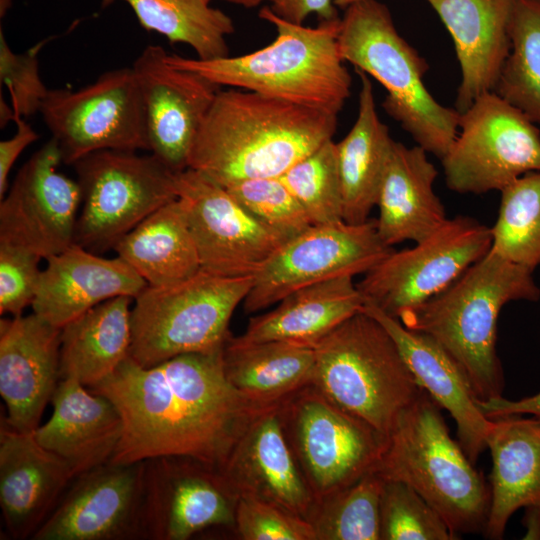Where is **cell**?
Listing matches in <instances>:
<instances>
[{"label":"cell","mask_w":540,"mask_h":540,"mask_svg":"<svg viewBox=\"0 0 540 540\" xmlns=\"http://www.w3.org/2000/svg\"><path fill=\"white\" fill-rule=\"evenodd\" d=\"M223 349L181 354L152 367L129 356L89 387L108 398L123 420L122 437L109 462L178 456L221 470L260 409L227 380Z\"/></svg>","instance_id":"cell-1"},{"label":"cell","mask_w":540,"mask_h":540,"mask_svg":"<svg viewBox=\"0 0 540 540\" xmlns=\"http://www.w3.org/2000/svg\"><path fill=\"white\" fill-rule=\"evenodd\" d=\"M337 115L252 91L220 90L195 138L188 168L219 185L281 177L333 139Z\"/></svg>","instance_id":"cell-2"},{"label":"cell","mask_w":540,"mask_h":540,"mask_svg":"<svg viewBox=\"0 0 540 540\" xmlns=\"http://www.w3.org/2000/svg\"><path fill=\"white\" fill-rule=\"evenodd\" d=\"M532 273L489 250L443 291L397 319L442 346L467 376L477 399L501 397L505 382L496 350L497 321L508 302L539 300Z\"/></svg>","instance_id":"cell-3"},{"label":"cell","mask_w":540,"mask_h":540,"mask_svg":"<svg viewBox=\"0 0 540 540\" xmlns=\"http://www.w3.org/2000/svg\"><path fill=\"white\" fill-rule=\"evenodd\" d=\"M259 17L276 30L273 42L259 50L214 60L168 54L166 61L220 87L244 89L338 116L352 85L338 46L341 18L307 27L279 17L268 6L261 8Z\"/></svg>","instance_id":"cell-4"},{"label":"cell","mask_w":540,"mask_h":540,"mask_svg":"<svg viewBox=\"0 0 540 540\" xmlns=\"http://www.w3.org/2000/svg\"><path fill=\"white\" fill-rule=\"evenodd\" d=\"M373 471L384 481L412 487L456 536L483 534L490 485L451 437L441 407L425 390L400 415Z\"/></svg>","instance_id":"cell-5"},{"label":"cell","mask_w":540,"mask_h":540,"mask_svg":"<svg viewBox=\"0 0 540 540\" xmlns=\"http://www.w3.org/2000/svg\"><path fill=\"white\" fill-rule=\"evenodd\" d=\"M338 46L344 62L386 89V113L418 146L441 160L457 136L460 112L440 104L428 91L424 76L429 65L399 34L388 7L378 0H358L346 7Z\"/></svg>","instance_id":"cell-6"},{"label":"cell","mask_w":540,"mask_h":540,"mask_svg":"<svg viewBox=\"0 0 540 540\" xmlns=\"http://www.w3.org/2000/svg\"><path fill=\"white\" fill-rule=\"evenodd\" d=\"M313 349L311 384L386 437L424 392L393 337L363 310L336 326Z\"/></svg>","instance_id":"cell-7"},{"label":"cell","mask_w":540,"mask_h":540,"mask_svg":"<svg viewBox=\"0 0 540 540\" xmlns=\"http://www.w3.org/2000/svg\"><path fill=\"white\" fill-rule=\"evenodd\" d=\"M253 276L224 277L200 270L179 283L146 286L131 309L130 357L152 367L187 353L222 350L235 308L245 299Z\"/></svg>","instance_id":"cell-8"},{"label":"cell","mask_w":540,"mask_h":540,"mask_svg":"<svg viewBox=\"0 0 540 540\" xmlns=\"http://www.w3.org/2000/svg\"><path fill=\"white\" fill-rule=\"evenodd\" d=\"M73 167L82 196L74 243L93 253L113 249L146 217L178 198L176 173L152 153L100 150Z\"/></svg>","instance_id":"cell-9"},{"label":"cell","mask_w":540,"mask_h":540,"mask_svg":"<svg viewBox=\"0 0 540 540\" xmlns=\"http://www.w3.org/2000/svg\"><path fill=\"white\" fill-rule=\"evenodd\" d=\"M282 425L314 502L374 470L387 437L309 384L279 402Z\"/></svg>","instance_id":"cell-10"},{"label":"cell","mask_w":540,"mask_h":540,"mask_svg":"<svg viewBox=\"0 0 540 540\" xmlns=\"http://www.w3.org/2000/svg\"><path fill=\"white\" fill-rule=\"evenodd\" d=\"M446 186L460 194L501 191L540 171V129L496 92L460 113L455 140L441 159Z\"/></svg>","instance_id":"cell-11"},{"label":"cell","mask_w":540,"mask_h":540,"mask_svg":"<svg viewBox=\"0 0 540 540\" xmlns=\"http://www.w3.org/2000/svg\"><path fill=\"white\" fill-rule=\"evenodd\" d=\"M40 113L62 162L100 150H148L145 114L132 67L113 69L78 90H49Z\"/></svg>","instance_id":"cell-12"},{"label":"cell","mask_w":540,"mask_h":540,"mask_svg":"<svg viewBox=\"0 0 540 540\" xmlns=\"http://www.w3.org/2000/svg\"><path fill=\"white\" fill-rule=\"evenodd\" d=\"M412 248L393 250L357 284L364 304L398 318L452 284L491 248V228L468 216L447 219Z\"/></svg>","instance_id":"cell-13"},{"label":"cell","mask_w":540,"mask_h":540,"mask_svg":"<svg viewBox=\"0 0 540 540\" xmlns=\"http://www.w3.org/2000/svg\"><path fill=\"white\" fill-rule=\"evenodd\" d=\"M393 250L380 239L376 219L311 225L287 240L255 274L244 311L263 310L311 284L365 274Z\"/></svg>","instance_id":"cell-14"},{"label":"cell","mask_w":540,"mask_h":540,"mask_svg":"<svg viewBox=\"0 0 540 540\" xmlns=\"http://www.w3.org/2000/svg\"><path fill=\"white\" fill-rule=\"evenodd\" d=\"M201 270L224 277L255 276L287 241L250 214L221 185L191 168L175 175Z\"/></svg>","instance_id":"cell-15"},{"label":"cell","mask_w":540,"mask_h":540,"mask_svg":"<svg viewBox=\"0 0 540 540\" xmlns=\"http://www.w3.org/2000/svg\"><path fill=\"white\" fill-rule=\"evenodd\" d=\"M62 156L51 138L19 169L0 203V242L42 259L74 244L82 201L76 181L57 170Z\"/></svg>","instance_id":"cell-16"},{"label":"cell","mask_w":540,"mask_h":540,"mask_svg":"<svg viewBox=\"0 0 540 540\" xmlns=\"http://www.w3.org/2000/svg\"><path fill=\"white\" fill-rule=\"evenodd\" d=\"M237 501L218 469L187 457L145 460L143 539L186 540L206 528H234Z\"/></svg>","instance_id":"cell-17"},{"label":"cell","mask_w":540,"mask_h":540,"mask_svg":"<svg viewBox=\"0 0 540 540\" xmlns=\"http://www.w3.org/2000/svg\"><path fill=\"white\" fill-rule=\"evenodd\" d=\"M159 45L146 46L132 65L145 114L149 151L173 172L188 168L195 138L220 86L171 66Z\"/></svg>","instance_id":"cell-18"},{"label":"cell","mask_w":540,"mask_h":540,"mask_svg":"<svg viewBox=\"0 0 540 540\" xmlns=\"http://www.w3.org/2000/svg\"><path fill=\"white\" fill-rule=\"evenodd\" d=\"M145 461L106 463L75 478L34 540L143 539Z\"/></svg>","instance_id":"cell-19"},{"label":"cell","mask_w":540,"mask_h":540,"mask_svg":"<svg viewBox=\"0 0 540 540\" xmlns=\"http://www.w3.org/2000/svg\"><path fill=\"white\" fill-rule=\"evenodd\" d=\"M61 328L35 313L0 320V394L5 423L34 431L61 380Z\"/></svg>","instance_id":"cell-20"},{"label":"cell","mask_w":540,"mask_h":540,"mask_svg":"<svg viewBox=\"0 0 540 540\" xmlns=\"http://www.w3.org/2000/svg\"><path fill=\"white\" fill-rule=\"evenodd\" d=\"M220 472L238 498L261 499L305 519L314 504L287 440L279 403L256 411Z\"/></svg>","instance_id":"cell-21"},{"label":"cell","mask_w":540,"mask_h":540,"mask_svg":"<svg viewBox=\"0 0 540 540\" xmlns=\"http://www.w3.org/2000/svg\"><path fill=\"white\" fill-rule=\"evenodd\" d=\"M75 479L69 464L33 431L0 430V506L10 538L33 537Z\"/></svg>","instance_id":"cell-22"},{"label":"cell","mask_w":540,"mask_h":540,"mask_svg":"<svg viewBox=\"0 0 540 540\" xmlns=\"http://www.w3.org/2000/svg\"><path fill=\"white\" fill-rule=\"evenodd\" d=\"M46 260L31 306L33 313L58 328L109 299H134L147 286L118 256L104 258L75 243Z\"/></svg>","instance_id":"cell-23"},{"label":"cell","mask_w":540,"mask_h":540,"mask_svg":"<svg viewBox=\"0 0 540 540\" xmlns=\"http://www.w3.org/2000/svg\"><path fill=\"white\" fill-rule=\"evenodd\" d=\"M454 43L461 81L456 110L494 92L510 52L509 20L514 0H426Z\"/></svg>","instance_id":"cell-24"},{"label":"cell","mask_w":540,"mask_h":540,"mask_svg":"<svg viewBox=\"0 0 540 540\" xmlns=\"http://www.w3.org/2000/svg\"><path fill=\"white\" fill-rule=\"evenodd\" d=\"M363 311L390 333L420 386L449 412L457 425L458 442L475 465L487 448L492 419L479 410L477 397L458 363L430 336L406 328L397 318L364 304Z\"/></svg>","instance_id":"cell-25"},{"label":"cell","mask_w":540,"mask_h":540,"mask_svg":"<svg viewBox=\"0 0 540 540\" xmlns=\"http://www.w3.org/2000/svg\"><path fill=\"white\" fill-rule=\"evenodd\" d=\"M51 404L52 416L33 431L39 444L64 459L75 478L108 463L123 433L116 406L72 378L60 380Z\"/></svg>","instance_id":"cell-26"},{"label":"cell","mask_w":540,"mask_h":540,"mask_svg":"<svg viewBox=\"0 0 540 540\" xmlns=\"http://www.w3.org/2000/svg\"><path fill=\"white\" fill-rule=\"evenodd\" d=\"M437 175L422 147L394 142L376 203L377 232L387 246L419 242L448 219L434 191Z\"/></svg>","instance_id":"cell-27"},{"label":"cell","mask_w":540,"mask_h":540,"mask_svg":"<svg viewBox=\"0 0 540 540\" xmlns=\"http://www.w3.org/2000/svg\"><path fill=\"white\" fill-rule=\"evenodd\" d=\"M486 443L492 458L491 503L483 535L499 540L518 509L540 506V418L492 419Z\"/></svg>","instance_id":"cell-28"},{"label":"cell","mask_w":540,"mask_h":540,"mask_svg":"<svg viewBox=\"0 0 540 540\" xmlns=\"http://www.w3.org/2000/svg\"><path fill=\"white\" fill-rule=\"evenodd\" d=\"M364 298L351 276H340L295 290L273 310L250 319L231 340L238 344L283 341L314 348L336 326L358 313Z\"/></svg>","instance_id":"cell-29"},{"label":"cell","mask_w":540,"mask_h":540,"mask_svg":"<svg viewBox=\"0 0 540 540\" xmlns=\"http://www.w3.org/2000/svg\"><path fill=\"white\" fill-rule=\"evenodd\" d=\"M356 120L336 143L343 200V221L364 223L376 206L380 185L393 148L388 127L380 120L373 85L362 71Z\"/></svg>","instance_id":"cell-30"},{"label":"cell","mask_w":540,"mask_h":540,"mask_svg":"<svg viewBox=\"0 0 540 540\" xmlns=\"http://www.w3.org/2000/svg\"><path fill=\"white\" fill-rule=\"evenodd\" d=\"M132 297L118 296L61 328L60 376L89 388L130 356Z\"/></svg>","instance_id":"cell-31"},{"label":"cell","mask_w":540,"mask_h":540,"mask_svg":"<svg viewBox=\"0 0 540 540\" xmlns=\"http://www.w3.org/2000/svg\"><path fill=\"white\" fill-rule=\"evenodd\" d=\"M113 250L152 287L179 283L201 270L186 208L179 197L141 221Z\"/></svg>","instance_id":"cell-32"},{"label":"cell","mask_w":540,"mask_h":540,"mask_svg":"<svg viewBox=\"0 0 540 540\" xmlns=\"http://www.w3.org/2000/svg\"><path fill=\"white\" fill-rule=\"evenodd\" d=\"M314 364L313 348L283 341L238 344L230 336L223 349L227 380L259 408L311 384Z\"/></svg>","instance_id":"cell-33"},{"label":"cell","mask_w":540,"mask_h":540,"mask_svg":"<svg viewBox=\"0 0 540 540\" xmlns=\"http://www.w3.org/2000/svg\"><path fill=\"white\" fill-rule=\"evenodd\" d=\"M115 0H101L103 7ZM147 31L157 32L171 43L190 46L201 60L229 56L226 37L235 31L230 16L212 7L211 0H121Z\"/></svg>","instance_id":"cell-34"},{"label":"cell","mask_w":540,"mask_h":540,"mask_svg":"<svg viewBox=\"0 0 540 540\" xmlns=\"http://www.w3.org/2000/svg\"><path fill=\"white\" fill-rule=\"evenodd\" d=\"M510 52L496 92L540 126V0H514Z\"/></svg>","instance_id":"cell-35"},{"label":"cell","mask_w":540,"mask_h":540,"mask_svg":"<svg viewBox=\"0 0 540 540\" xmlns=\"http://www.w3.org/2000/svg\"><path fill=\"white\" fill-rule=\"evenodd\" d=\"M500 192L490 251L534 271L540 265V171L522 175Z\"/></svg>","instance_id":"cell-36"},{"label":"cell","mask_w":540,"mask_h":540,"mask_svg":"<svg viewBox=\"0 0 540 540\" xmlns=\"http://www.w3.org/2000/svg\"><path fill=\"white\" fill-rule=\"evenodd\" d=\"M384 482L371 471L315 501L307 520L316 540H381L380 499Z\"/></svg>","instance_id":"cell-37"},{"label":"cell","mask_w":540,"mask_h":540,"mask_svg":"<svg viewBox=\"0 0 540 540\" xmlns=\"http://www.w3.org/2000/svg\"><path fill=\"white\" fill-rule=\"evenodd\" d=\"M280 178L313 225L343 221V200L333 139L298 161Z\"/></svg>","instance_id":"cell-38"},{"label":"cell","mask_w":540,"mask_h":540,"mask_svg":"<svg viewBox=\"0 0 540 540\" xmlns=\"http://www.w3.org/2000/svg\"><path fill=\"white\" fill-rule=\"evenodd\" d=\"M381 540L459 539L412 487L385 481L380 499Z\"/></svg>","instance_id":"cell-39"},{"label":"cell","mask_w":540,"mask_h":540,"mask_svg":"<svg viewBox=\"0 0 540 540\" xmlns=\"http://www.w3.org/2000/svg\"><path fill=\"white\" fill-rule=\"evenodd\" d=\"M224 188L257 220L286 240L313 225L280 177L249 179Z\"/></svg>","instance_id":"cell-40"},{"label":"cell","mask_w":540,"mask_h":540,"mask_svg":"<svg viewBox=\"0 0 540 540\" xmlns=\"http://www.w3.org/2000/svg\"><path fill=\"white\" fill-rule=\"evenodd\" d=\"M49 40L51 37L25 52L15 53L0 29V81L9 92L14 118H27L40 112L49 92L39 72V54Z\"/></svg>","instance_id":"cell-41"},{"label":"cell","mask_w":540,"mask_h":540,"mask_svg":"<svg viewBox=\"0 0 540 540\" xmlns=\"http://www.w3.org/2000/svg\"><path fill=\"white\" fill-rule=\"evenodd\" d=\"M234 528L243 540H316L307 519L252 497L238 498Z\"/></svg>","instance_id":"cell-42"},{"label":"cell","mask_w":540,"mask_h":540,"mask_svg":"<svg viewBox=\"0 0 540 540\" xmlns=\"http://www.w3.org/2000/svg\"><path fill=\"white\" fill-rule=\"evenodd\" d=\"M42 258L22 247L0 242V314L22 315L32 305Z\"/></svg>","instance_id":"cell-43"},{"label":"cell","mask_w":540,"mask_h":540,"mask_svg":"<svg viewBox=\"0 0 540 540\" xmlns=\"http://www.w3.org/2000/svg\"><path fill=\"white\" fill-rule=\"evenodd\" d=\"M15 134L0 142V198L8 191L9 173L19 155L38 140V133L22 117H15Z\"/></svg>","instance_id":"cell-44"},{"label":"cell","mask_w":540,"mask_h":540,"mask_svg":"<svg viewBox=\"0 0 540 540\" xmlns=\"http://www.w3.org/2000/svg\"><path fill=\"white\" fill-rule=\"evenodd\" d=\"M271 10L290 22L303 24L312 14L321 21L340 18L334 0H271Z\"/></svg>","instance_id":"cell-45"},{"label":"cell","mask_w":540,"mask_h":540,"mask_svg":"<svg viewBox=\"0 0 540 540\" xmlns=\"http://www.w3.org/2000/svg\"><path fill=\"white\" fill-rule=\"evenodd\" d=\"M480 412L488 419L510 415H530L540 418V392L519 400H509L503 396L486 400H476Z\"/></svg>","instance_id":"cell-46"},{"label":"cell","mask_w":540,"mask_h":540,"mask_svg":"<svg viewBox=\"0 0 540 540\" xmlns=\"http://www.w3.org/2000/svg\"><path fill=\"white\" fill-rule=\"evenodd\" d=\"M522 524L526 530L523 539L540 540V506L525 507Z\"/></svg>","instance_id":"cell-47"},{"label":"cell","mask_w":540,"mask_h":540,"mask_svg":"<svg viewBox=\"0 0 540 540\" xmlns=\"http://www.w3.org/2000/svg\"><path fill=\"white\" fill-rule=\"evenodd\" d=\"M14 121V111L12 106L10 107L2 98L0 101V124L3 128L9 121Z\"/></svg>","instance_id":"cell-48"},{"label":"cell","mask_w":540,"mask_h":540,"mask_svg":"<svg viewBox=\"0 0 540 540\" xmlns=\"http://www.w3.org/2000/svg\"><path fill=\"white\" fill-rule=\"evenodd\" d=\"M212 1V0H211ZM235 5H240L246 8L257 7L264 2H270L271 0H223Z\"/></svg>","instance_id":"cell-49"},{"label":"cell","mask_w":540,"mask_h":540,"mask_svg":"<svg viewBox=\"0 0 540 540\" xmlns=\"http://www.w3.org/2000/svg\"><path fill=\"white\" fill-rule=\"evenodd\" d=\"M356 1L358 0H334V4L336 7L345 9L346 7H348L349 5H351L352 3Z\"/></svg>","instance_id":"cell-50"},{"label":"cell","mask_w":540,"mask_h":540,"mask_svg":"<svg viewBox=\"0 0 540 540\" xmlns=\"http://www.w3.org/2000/svg\"><path fill=\"white\" fill-rule=\"evenodd\" d=\"M10 6H11V0H1V4H0L1 17L5 15V13L7 12Z\"/></svg>","instance_id":"cell-51"}]
</instances>
